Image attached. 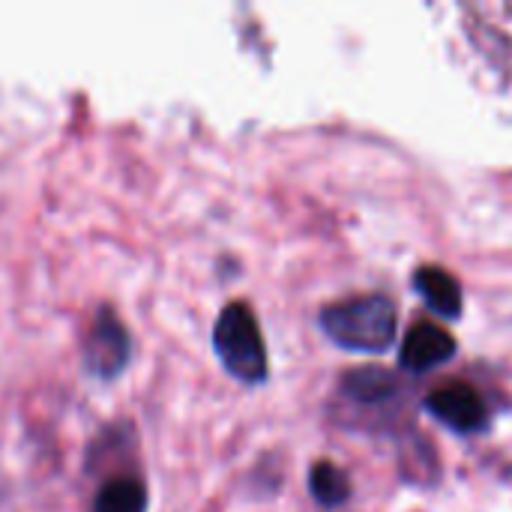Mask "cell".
<instances>
[{
    "label": "cell",
    "instance_id": "6da1fadb",
    "mask_svg": "<svg viewBox=\"0 0 512 512\" xmlns=\"http://www.w3.org/2000/svg\"><path fill=\"white\" fill-rule=\"evenodd\" d=\"M321 327L324 333L360 354H381L396 342V303L384 294H363V297H348L339 303H330L321 309Z\"/></svg>",
    "mask_w": 512,
    "mask_h": 512
},
{
    "label": "cell",
    "instance_id": "7a4b0ae2",
    "mask_svg": "<svg viewBox=\"0 0 512 512\" xmlns=\"http://www.w3.org/2000/svg\"><path fill=\"white\" fill-rule=\"evenodd\" d=\"M213 351L225 372L240 384L267 381V345L249 303H228L213 324Z\"/></svg>",
    "mask_w": 512,
    "mask_h": 512
},
{
    "label": "cell",
    "instance_id": "3957f363",
    "mask_svg": "<svg viewBox=\"0 0 512 512\" xmlns=\"http://www.w3.org/2000/svg\"><path fill=\"white\" fill-rule=\"evenodd\" d=\"M129 354H132V339H129L126 324L111 309H99L96 318H93V327H90V333L84 339V363H87V369L96 378L111 381L126 369Z\"/></svg>",
    "mask_w": 512,
    "mask_h": 512
},
{
    "label": "cell",
    "instance_id": "277c9868",
    "mask_svg": "<svg viewBox=\"0 0 512 512\" xmlns=\"http://www.w3.org/2000/svg\"><path fill=\"white\" fill-rule=\"evenodd\" d=\"M426 408L435 420H441L444 426L456 432H480L489 420V408L483 396L462 381H450L432 390L426 396Z\"/></svg>",
    "mask_w": 512,
    "mask_h": 512
},
{
    "label": "cell",
    "instance_id": "5b68a950",
    "mask_svg": "<svg viewBox=\"0 0 512 512\" xmlns=\"http://www.w3.org/2000/svg\"><path fill=\"white\" fill-rule=\"evenodd\" d=\"M453 354H456V339L432 321L414 324L399 348V360L411 372H429V369L447 363Z\"/></svg>",
    "mask_w": 512,
    "mask_h": 512
},
{
    "label": "cell",
    "instance_id": "8992f818",
    "mask_svg": "<svg viewBox=\"0 0 512 512\" xmlns=\"http://www.w3.org/2000/svg\"><path fill=\"white\" fill-rule=\"evenodd\" d=\"M414 285L423 294V300L429 303V309H435L444 318H459L462 315V285L456 282L453 273L441 270V267H420L414 273Z\"/></svg>",
    "mask_w": 512,
    "mask_h": 512
},
{
    "label": "cell",
    "instance_id": "52a82bcc",
    "mask_svg": "<svg viewBox=\"0 0 512 512\" xmlns=\"http://www.w3.org/2000/svg\"><path fill=\"white\" fill-rule=\"evenodd\" d=\"M342 390L345 396H351L354 402H363V405H375V402H384L390 399L396 390H399V381L393 372L381 369V366H360L354 372H348L342 378Z\"/></svg>",
    "mask_w": 512,
    "mask_h": 512
},
{
    "label": "cell",
    "instance_id": "ba28073f",
    "mask_svg": "<svg viewBox=\"0 0 512 512\" xmlns=\"http://www.w3.org/2000/svg\"><path fill=\"white\" fill-rule=\"evenodd\" d=\"M93 512H147V489L132 477H117L99 489Z\"/></svg>",
    "mask_w": 512,
    "mask_h": 512
},
{
    "label": "cell",
    "instance_id": "9c48e42d",
    "mask_svg": "<svg viewBox=\"0 0 512 512\" xmlns=\"http://www.w3.org/2000/svg\"><path fill=\"white\" fill-rule=\"evenodd\" d=\"M309 492L321 507H342L351 498V483L348 474L342 468H336L333 462H318L309 471Z\"/></svg>",
    "mask_w": 512,
    "mask_h": 512
}]
</instances>
